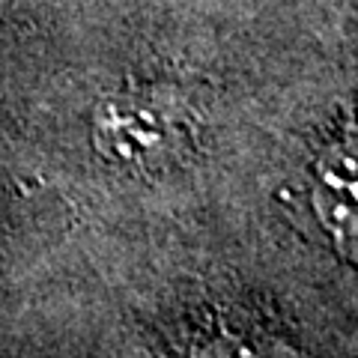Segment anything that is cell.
Returning <instances> with one entry per match:
<instances>
[{
  "instance_id": "obj_1",
  "label": "cell",
  "mask_w": 358,
  "mask_h": 358,
  "mask_svg": "<svg viewBox=\"0 0 358 358\" xmlns=\"http://www.w3.org/2000/svg\"><path fill=\"white\" fill-rule=\"evenodd\" d=\"M99 155L129 173H159L188 150V129L179 108L150 93H120L105 99L93 117Z\"/></svg>"
},
{
  "instance_id": "obj_2",
  "label": "cell",
  "mask_w": 358,
  "mask_h": 358,
  "mask_svg": "<svg viewBox=\"0 0 358 358\" xmlns=\"http://www.w3.org/2000/svg\"><path fill=\"white\" fill-rule=\"evenodd\" d=\"M313 209L331 242L343 257L355 260L358 251V173L355 150L331 147L320 155L313 179Z\"/></svg>"
}]
</instances>
